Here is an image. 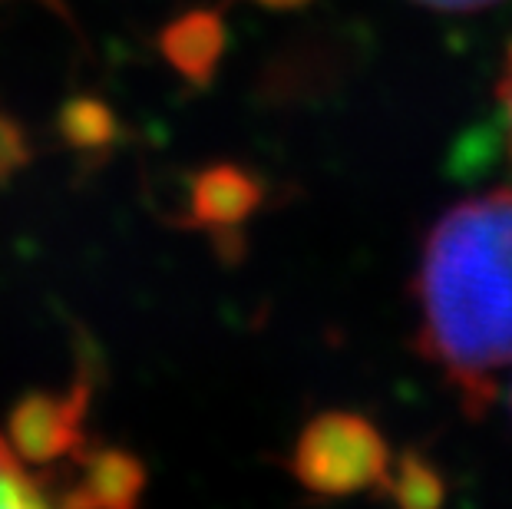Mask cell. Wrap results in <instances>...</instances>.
Returning <instances> with one entry per match:
<instances>
[{
    "label": "cell",
    "mask_w": 512,
    "mask_h": 509,
    "mask_svg": "<svg viewBox=\"0 0 512 509\" xmlns=\"http://www.w3.org/2000/svg\"><path fill=\"white\" fill-rule=\"evenodd\" d=\"M261 205V182L238 166H212L192 182V219L209 229H235Z\"/></svg>",
    "instance_id": "obj_5"
},
{
    "label": "cell",
    "mask_w": 512,
    "mask_h": 509,
    "mask_svg": "<svg viewBox=\"0 0 512 509\" xmlns=\"http://www.w3.org/2000/svg\"><path fill=\"white\" fill-rule=\"evenodd\" d=\"M159 50L172 70L195 86H209L225 53V20L219 10H189L159 34Z\"/></svg>",
    "instance_id": "obj_4"
},
{
    "label": "cell",
    "mask_w": 512,
    "mask_h": 509,
    "mask_svg": "<svg viewBox=\"0 0 512 509\" xmlns=\"http://www.w3.org/2000/svg\"><path fill=\"white\" fill-rule=\"evenodd\" d=\"M413 298L417 351L479 417L496 397L493 374L512 364V189L440 215L423 242Z\"/></svg>",
    "instance_id": "obj_1"
},
{
    "label": "cell",
    "mask_w": 512,
    "mask_h": 509,
    "mask_svg": "<svg viewBox=\"0 0 512 509\" xmlns=\"http://www.w3.org/2000/svg\"><path fill=\"white\" fill-rule=\"evenodd\" d=\"M90 387L76 384L67 394L34 391L10 410V450L27 463H53L67 457L83 440V414Z\"/></svg>",
    "instance_id": "obj_3"
},
{
    "label": "cell",
    "mask_w": 512,
    "mask_h": 509,
    "mask_svg": "<svg viewBox=\"0 0 512 509\" xmlns=\"http://www.w3.org/2000/svg\"><path fill=\"white\" fill-rule=\"evenodd\" d=\"M146 490V467L126 450H100L86 457L80 490L67 496V506H110L129 509Z\"/></svg>",
    "instance_id": "obj_6"
},
{
    "label": "cell",
    "mask_w": 512,
    "mask_h": 509,
    "mask_svg": "<svg viewBox=\"0 0 512 509\" xmlns=\"http://www.w3.org/2000/svg\"><path fill=\"white\" fill-rule=\"evenodd\" d=\"M377 496L407 509H433L446 500V480L423 453L410 450L397 463H387L377 480Z\"/></svg>",
    "instance_id": "obj_7"
},
{
    "label": "cell",
    "mask_w": 512,
    "mask_h": 509,
    "mask_svg": "<svg viewBox=\"0 0 512 509\" xmlns=\"http://www.w3.org/2000/svg\"><path fill=\"white\" fill-rule=\"evenodd\" d=\"M417 4L430 10H446V14H473V10H486L493 4H503V0H417Z\"/></svg>",
    "instance_id": "obj_11"
},
{
    "label": "cell",
    "mask_w": 512,
    "mask_h": 509,
    "mask_svg": "<svg viewBox=\"0 0 512 509\" xmlns=\"http://www.w3.org/2000/svg\"><path fill=\"white\" fill-rule=\"evenodd\" d=\"M57 129L73 149H103L119 136V119L103 100L76 96V100L63 103Z\"/></svg>",
    "instance_id": "obj_8"
},
{
    "label": "cell",
    "mask_w": 512,
    "mask_h": 509,
    "mask_svg": "<svg viewBox=\"0 0 512 509\" xmlns=\"http://www.w3.org/2000/svg\"><path fill=\"white\" fill-rule=\"evenodd\" d=\"M258 4H265L271 10H294V7H304L308 0H258Z\"/></svg>",
    "instance_id": "obj_13"
},
{
    "label": "cell",
    "mask_w": 512,
    "mask_h": 509,
    "mask_svg": "<svg viewBox=\"0 0 512 509\" xmlns=\"http://www.w3.org/2000/svg\"><path fill=\"white\" fill-rule=\"evenodd\" d=\"M30 143L27 133L20 129L14 116H7L0 110V182H7L10 176H17L20 169L30 162Z\"/></svg>",
    "instance_id": "obj_10"
},
{
    "label": "cell",
    "mask_w": 512,
    "mask_h": 509,
    "mask_svg": "<svg viewBox=\"0 0 512 509\" xmlns=\"http://www.w3.org/2000/svg\"><path fill=\"white\" fill-rule=\"evenodd\" d=\"M43 503H47V496L37 490V483L30 480L24 467L17 463V453L0 437V506L24 509V506H43Z\"/></svg>",
    "instance_id": "obj_9"
},
{
    "label": "cell",
    "mask_w": 512,
    "mask_h": 509,
    "mask_svg": "<svg viewBox=\"0 0 512 509\" xmlns=\"http://www.w3.org/2000/svg\"><path fill=\"white\" fill-rule=\"evenodd\" d=\"M499 103H503L506 119H509V149H512V47L506 53L503 77H499Z\"/></svg>",
    "instance_id": "obj_12"
},
{
    "label": "cell",
    "mask_w": 512,
    "mask_h": 509,
    "mask_svg": "<svg viewBox=\"0 0 512 509\" xmlns=\"http://www.w3.org/2000/svg\"><path fill=\"white\" fill-rule=\"evenodd\" d=\"M390 463L387 440L361 414L328 410L301 430L291 453V473L321 496H351L377 486Z\"/></svg>",
    "instance_id": "obj_2"
}]
</instances>
